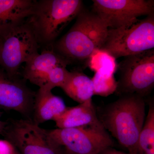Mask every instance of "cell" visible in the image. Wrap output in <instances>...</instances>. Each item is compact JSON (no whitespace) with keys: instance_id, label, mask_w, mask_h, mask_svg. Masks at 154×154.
<instances>
[{"instance_id":"cell-1","label":"cell","mask_w":154,"mask_h":154,"mask_svg":"<svg viewBox=\"0 0 154 154\" xmlns=\"http://www.w3.org/2000/svg\"><path fill=\"white\" fill-rule=\"evenodd\" d=\"M145 107L143 97L122 95L108 105L99 119L105 129L129 153L140 154L138 140L145 120Z\"/></svg>"},{"instance_id":"cell-2","label":"cell","mask_w":154,"mask_h":154,"mask_svg":"<svg viewBox=\"0 0 154 154\" xmlns=\"http://www.w3.org/2000/svg\"><path fill=\"white\" fill-rule=\"evenodd\" d=\"M74 25L53 45L56 52L70 63L88 59L100 48L107 37L108 28L94 12L83 8Z\"/></svg>"},{"instance_id":"cell-3","label":"cell","mask_w":154,"mask_h":154,"mask_svg":"<svg viewBox=\"0 0 154 154\" xmlns=\"http://www.w3.org/2000/svg\"><path fill=\"white\" fill-rule=\"evenodd\" d=\"M83 8L82 1L80 0L36 1L26 22L38 45L49 47Z\"/></svg>"},{"instance_id":"cell-4","label":"cell","mask_w":154,"mask_h":154,"mask_svg":"<svg viewBox=\"0 0 154 154\" xmlns=\"http://www.w3.org/2000/svg\"><path fill=\"white\" fill-rule=\"evenodd\" d=\"M39 45L25 22L0 29V67L10 75L20 76L19 69L38 54Z\"/></svg>"},{"instance_id":"cell-5","label":"cell","mask_w":154,"mask_h":154,"mask_svg":"<svg viewBox=\"0 0 154 154\" xmlns=\"http://www.w3.org/2000/svg\"><path fill=\"white\" fill-rule=\"evenodd\" d=\"M154 14L147 16L128 27L108 28L101 49L116 59L154 49Z\"/></svg>"},{"instance_id":"cell-6","label":"cell","mask_w":154,"mask_h":154,"mask_svg":"<svg viewBox=\"0 0 154 154\" xmlns=\"http://www.w3.org/2000/svg\"><path fill=\"white\" fill-rule=\"evenodd\" d=\"M1 134L22 154H64L49 130L42 128L32 119H11L6 122Z\"/></svg>"},{"instance_id":"cell-7","label":"cell","mask_w":154,"mask_h":154,"mask_svg":"<svg viewBox=\"0 0 154 154\" xmlns=\"http://www.w3.org/2000/svg\"><path fill=\"white\" fill-rule=\"evenodd\" d=\"M118 69L120 78L117 93L144 98L154 88V49L125 57L118 64Z\"/></svg>"},{"instance_id":"cell-8","label":"cell","mask_w":154,"mask_h":154,"mask_svg":"<svg viewBox=\"0 0 154 154\" xmlns=\"http://www.w3.org/2000/svg\"><path fill=\"white\" fill-rule=\"evenodd\" d=\"M49 132L66 154H99L113 144L104 127L57 128L50 130Z\"/></svg>"},{"instance_id":"cell-9","label":"cell","mask_w":154,"mask_h":154,"mask_svg":"<svg viewBox=\"0 0 154 154\" xmlns=\"http://www.w3.org/2000/svg\"><path fill=\"white\" fill-rule=\"evenodd\" d=\"M51 47H46L25 63L23 79L39 87L52 90L60 88L68 76L66 66L70 64Z\"/></svg>"},{"instance_id":"cell-10","label":"cell","mask_w":154,"mask_h":154,"mask_svg":"<svg viewBox=\"0 0 154 154\" xmlns=\"http://www.w3.org/2000/svg\"><path fill=\"white\" fill-rule=\"evenodd\" d=\"M93 12L108 28L128 27L139 17L153 15L152 0H94Z\"/></svg>"},{"instance_id":"cell-11","label":"cell","mask_w":154,"mask_h":154,"mask_svg":"<svg viewBox=\"0 0 154 154\" xmlns=\"http://www.w3.org/2000/svg\"><path fill=\"white\" fill-rule=\"evenodd\" d=\"M25 81L20 76L10 75L0 67V107L32 119L36 92L28 88Z\"/></svg>"},{"instance_id":"cell-12","label":"cell","mask_w":154,"mask_h":154,"mask_svg":"<svg viewBox=\"0 0 154 154\" xmlns=\"http://www.w3.org/2000/svg\"><path fill=\"white\" fill-rule=\"evenodd\" d=\"M54 121L58 128L86 126L104 127L98 118L92 99L75 107H67Z\"/></svg>"},{"instance_id":"cell-13","label":"cell","mask_w":154,"mask_h":154,"mask_svg":"<svg viewBox=\"0 0 154 154\" xmlns=\"http://www.w3.org/2000/svg\"><path fill=\"white\" fill-rule=\"evenodd\" d=\"M51 91L39 88L36 93L32 120L38 125L49 120L54 121L66 109L63 100L53 94Z\"/></svg>"},{"instance_id":"cell-14","label":"cell","mask_w":154,"mask_h":154,"mask_svg":"<svg viewBox=\"0 0 154 154\" xmlns=\"http://www.w3.org/2000/svg\"><path fill=\"white\" fill-rule=\"evenodd\" d=\"M35 0H0V29L26 22L32 11Z\"/></svg>"},{"instance_id":"cell-15","label":"cell","mask_w":154,"mask_h":154,"mask_svg":"<svg viewBox=\"0 0 154 154\" xmlns=\"http://www.w3.org/2000/svg\"><path fill=\"white\" fill-rule=\"evenodd\" d=\"M60 88L70 98L79 104L92 99L94 95L92 79L78 71L69 72L66 80Z\"/></svg>"},{"instance_id":"cell-16","label":"cell","mask_w":154,"mask_h":154,"mask_svg":"<svg viewBox=\"0 0 154 154\" xmlns=\"http://www.w3.org/2000/svg\"><path fill=\"white\" fill-rule=\"evenodd\" d=\"M87 62L89 68L95 73L102 72L114 74L118 68V64L115 58L101 48L95 49Z\"/></svg>"},{"instance_id":"cell-17","label":"cell","mask_w":154,"mask_h":154,"mask_svg":"<svg viewBox=\"0 0 154 154\" xmlns=\"http://www.w3.org/2000/svg\"><path fill=\"white\" fill-rule=\"evenodd\" d=\"M138 147L140 154H154V107L152 104L140 134Z\"/></svg>"},{"instance_id":"cell-18","label":"cell","mask_w":154,"mask_h":154,"mask_svg":"<svg viewBox=\"0 0 154 154\" xmlns=\"http://www.w3.org/2000/svg\"><path fill=\"white\" fill-rule=\"evenodd\" d=\"M91 79L94 85V95L107 97L117 90L118 82L113 74L96 72Z\"/></svg>"},{"instance_id":"cell-19","label":"cell","mask_w":154,"mask_h":154,"mask_svg":"<svg viewBox=\"0 0 154 154\" xmlns=\"http://www.w3.org/2000/svg\"><path fill=\"white\" fill-rule=\"evenodd\" d=\"M16 149L8 140H0V154H16Z\"/></svg>"},{"instance_id":"cell-20","label":"cell","mask_w":154,"mask_h":154,"mask_svg":"<svg viewBox=\"0 0 154 154\" xmlns=\"http://www.w3.org/2000/svg\"><path fill=\"white\" fill-rule=\"evenodd\" d=\"M99 154H133L131 153H126L123 152L119 151L115 149L112 148L111 147L107 148L101 152Z\"/></svg>"},{"instance_id":"cell-21","label":"cell","mask_w":154,"mask_h":154,"mask_svg":"<svg viewBox=\"0 0 154 154\" xmlns=\"http://www.w3.org/2000/svg\"><path fill=\"white\" fill-rule=\"evenodd\" d=\"M6 124V122L1 121L0 120V134L3 131V129L5 128Z\"/></svg>"},{"instance_id":"cell-22","label":"cell","mask_w":154,"mask_h":154,"mask_svg":"<svg viewBox=\"0 0 154 154\" xmlns=\"http://www.w3.org/2000/svg\"><path fill=\"white\" fill-rule=\"evenodd\" d=\"M16 154H20L19 153H18V152H17H17H16Z\"/></svg>"},{"instance_id":"cell-23","label":"cell","mask_w":154,"mask_h":154,"mask_svg":"<svg viewBox=\"0 0 154 154\" xmlns=\"http://www.w3.org/2000/svg\"><path fill=\"white\" fill-rule=\"evenodd\" d=\"M1 116H2V113H1V112H0V117H1Z\"/></svg>"}]
</instances>
